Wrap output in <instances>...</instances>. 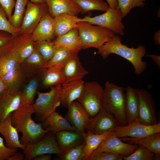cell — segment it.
<instances>
[{
	"instance_id": "obj_1",
	"label": "cell",
	"mask_w": 160,
	"mask_h": 160,
	"mask_svg": "<svg viewBox=\"0 0 160 160\" xmlns=\"http://www.w3.org/2000/svg\"><path fill=\"white\" fill-rule=\"evenodd\" d=\"M35 113L32 104H26L21 105L11 113L12 124L18 133H21L20 141L25 146L39 141L50 131L48 127L44 129L41 123L33 120L31 116Z\"/></svg>"
},
{
	"instance_id": "obj_2",
	"label": "cell",
	"mask_w": 160,
	"mask_h": 160,
	"mask_svg": "<svg viewBox=\"0 0 160 160\" xmlns=\"http://www.w3.org/2000/svg\"><path fill=\"white\" fill-rule=\"evenodd\" d=\"M97 53L103 60L112 54L126 59L134 67L137 75L143 73L147 66V62L142 60L146 53L145 47L140 45L135 48L133 47H129L122 43L121 37L117 34L98 48Z\"/></svg>"
},
{
	"instance_id": "obj_3",
	"label": "cell",
	"mask_w": 160,
	"mask_h": 160,
	"mask_svg": "<svg viewBox=\"0 0 160 160\" xmlns=\"http://www.w3.org/2000/svg\"><path fill=\"white\" fill-rule=\"evenodd\" d=\"M124 87L106 81L103 95V108L112 114L120 125L127 124L125 108Z\"/></svg>"
},
{
	"instance_id": "obj_4",
	"label": "cell",
	"mask_w": 160,
	"mask_h": 160,
	"mask_svg": "<svg viewBox=\"0 0 160 160\" xmlns=\"http://www.w3.org/2000/svg\"><path fill=\"white\" fill-rule=\"evenodd\" d=\"M77 28L82 49L91 47L98 49L116 35L107 28L84 21L78 23Z\"/></svg>"
},
{
	"instance_id": "obj_5",
	"label": "cell",
	"mask_w": 160,
	"mask_h": 160,
	"mask_svg": "<svg viewBox=\"0 0 160 160\" xmlns=\"http://www.w3.org/2000/svg\"><path fill=\"white\" fill-rule=\"evenodd\" d=\"M104 88L95 81L85 82L83 90L77 100L82 105L89 118L98 114L103 109Z\"/></svg>"
},
{
	"instance_id": "obj_6",
	"label": "cell",
	"mask_w": 160,
	"mask_h": 160,
	"mask_svg": "<svg viewBox=\"0 0 160 160\" xmlns=\"http://www.w3.org/2000/svg\"><path fill=\"white\" fill-rule=\"evenodd\" d=\"M61 84L51 87L47 92H37V98L32 105L36 116L40 121H44L61 104Z\"/></svg>"
},
{
	"instance_id": "obj_7",
	"label": "cell",
	"mask_w": 160,
	"mask_h": 160,
	"mask_svg": "<svg viewBox=\"0 0 160 160\" xmlns=\"http://www.w3.org/2000/svg\"><path fill=\"white\" fill-rule=\"evenodd\" d=\"M123 18L122 13L118 7L115 9L109 8L101 15L94 17L86 16L82 18L81 21L107 28L116 34L123 35L125 28L122 22Z\"/></svg>"
},
{
	"instance_id": "obj_8",
	"label": "cell",
	"mask_w": 160,
	"mask_h": 160,
	"mask_svg": "<svg viewBox=\"0 0 160 160\" xmlns=\"http://www.w3.org/2000/svg\"><path fill=\"white\" fill-rule=\"evenodd\" d=\"M63 153L59 147L55 134L48 132L39 141L27 144L23 150L25 160H32L38 156L44 154L60 155Z\"/></svg>"
},
{
	"instance_id": "obj_9",
	"label": "cell",
	"mask_w": 160,
	"mask_h": 160,
	"mask_svg": "<svg viewBox=\"0 0 160 160\" xmlns=\"http://www.w3.org/2000/svg\"><path fill=\"white\" fill-rule=\"evenodd\" d=\"M139 101L137 121L147 125L158 123L156 104L151 94L146 89H135Z\"/></svg>"
},
{
	"instance_id": "obj_10",
	"label": "cell",
	"mask_w": 160,
	"mask_h": 160,
	"mask_svg": "<svg viewBox=\"0 0 160 160\" xmlns=\"http://www.w3.org/2000/svg\"><path fill=\"white\" fill-rule=\"evenodd\" d=\"M48 11L46 3L28 2L20 27V35H31L42 17Z\"/></svg>"
},
{
	"instance_id": "obj_11",
	"label": "cell",
	"mask_w": 160,
	"mask_h": 160,
	"mask_svg": "<svg viewBox=\"0 0 160 160\" xmlns=\"http://www.w3.org/2000/svg\"><path fill=\"white\" fill-rule=\"evenodd\" d=\"M113 132L120 138L124 137L141 138L153 133L160 132V123L147 125L135 121L126 125H119Z\"/></svg>"
},
{
	"instance_id": "obj_12",
	"label": "cell",
	"mask_w": 160,
	"mask_h": 160,
	"mask_svg": "<svg viewBox=\"0 0 160 160\" xmlns=\"http://www.w3.org/2000/svg\"><path fill=\"white\" fill-rule=\"evenodd\" d=\"M120 125L115 116L103 108L94 117L90 118L86 129L87 132L96 134L112 132Z\"/></svg>"
},
{
	"instance_id": "obj_13",
	"label": "cell",
	"mask_w": 160,
	"mask_h": 160,
	"mask_svg": "<svg viewBox=\"0 0 160 160\" xmlns=\"http://www.w3.org/2000/svg\"><path fill=\"white\" fill-rule=\"evenodd\" d=\"M138 147L137 145L124 142L113 132L103 140L93 152L108 151L126 156L132 153Z\"/></svg>"
},
{
	"instance_id": "obj_14",
	"label": "cell",
	"mask_w": 160,
	"mask_h": 160,
	"mask_svg": "<svg viewBox=\"0 0 160 160\" xmlns=\"http://www.w3.org/2000/svg\"><path fill=\"white\" fill-rule=\"evenodd\" d=\"M64 83L82 79L88 73L82 66L78 53L70 56L63 64L62 69Z\"/></svg>"
},
{
	"instance_id": "obj_15",
	"label": "cell",
	"mask_w": 160,
	"mask_h": 160,
	"mask_svg": "<svg viewBox=\"0 0 160 160\" xmlns=\"http://www.w3.org/2000/svg\"><path fill=\"white\" fill-rule=\"evenodd\" d=\"M68 108V111L65 118L77 131L83 133L86 132L90 118L81 104L78 101H75Z\"/></svg>"
},
{
	"instance_id": "obj_16",
	"label": "cell",
	"mask_w": 160,
	"mask_h": 160,
	"mask_svg": "<svg viewBox=\"0 0 160 160\" xmlns=\"http://www.w3.org/2000/svg\"><path fill=\"white\" fill-rule=\"evenodd\" d=\"M55 32L54 18L48 11L42 17L31 36L34 42L51 41L55 36Z\"/></svg>"
},
{
	"instance_id": "obj_17",
	"label": "cell",
	"mask_w": 160,
	"mask_h": 160,
	"mask_svg": "<svg viewBox=\"0 0 160 160\" xmlns=\"http://www.w3.org/2000/svg\"><path fill=\"white\" fill-rule=\"evenodd\" d=\"M22 91L8 89L0 97V122L17 109L21 104Z\"/></svg>"
},
{
	"instance_id": "obj_18",
	"label": "cell",
	"mask_w": 160,
	"mask_h": 160,
	"mask_svg": "<svg viewBox=\"0 0 160 160\" xmlns=\"http://www.w3.org/2000/svg\"><path fill=\"white\" fill-rule=\"evenodd\" d=\"M0 133L4 138L6 145L10 149L20 148L24 150L25 145L20 143L17 129L12 125L11 113L0 122Z\"/></svg>"
},
{
	"instance_id": "obj_19",
	"label": "cell",
	"mask_w": 160,
	"mask_h": 160,
	"mask_svg": "<svg viewBox=\"0 0 160 160\" xmlns=\"http://www.w3.org/2000/svg\"><path fill=\"white\" fill-rule=\"evenodd\" d=\"M85 82L79 80L71 81L61 84V103L63 107L67 108L80 96Z\"/></svg>"
},
{
	"instance_id": "obj_20",
	"label": "cell",
	"mask_w": 160,
	"mask_h": 160,
	"mask_svg": "<svg viewBox=\"0 0 160 160\" xmlns=\"http://www.w3.org/2000/svg\"><path fill=\"white\" fill-rule=\"evenodd\" d=\"M48 11L53 17L63 14L77 16L81 10L73 0H45Z\"/></svg>"
},
{
	"instance_id": "obj_21",
	"label": "cell",
	"mask_w": 160,
	"mask_h": 160,
	"mask_svg": "<svg viewBox=\"0 0 160 160\" xmlns=\"http://www.w3.org/2000/svg\"><path fill=\"white\" fill-rule=\"evenodd\" d=\"M46 64L42 57L35 49L30 55L20 65L25 75L30 77L42 73L46 68Z\"/></svg>"
},
{
	"instance_id": "obj_22",
	"label": "cell",
	"mask_w": 160,
	"mask_h": 160,
	"mask_svg": "<svg viewBox=\"0 0 160 160\" xmlns=\"http://www.w3.org/2000/svg\"><path fill=\"white\" fill-rule=\"evenodd\" d=\"M34 42L31 35L19 36L16 44L10 52L19 64L32 53L35 49Z\"/></svg>"
},
{
	"instance_id": "obj_23",
	"label": "cell",
	"mask_w": 160,
	"mask_h": 160,
	"mask_svg": "<svg viewBox=\"0 0 160 160\" xmlns=\"http://www.w3.org/2000/svg\"><path fill=\"white\" fill-rule=\"evenodd\" d=\"M55 135L58 146L63 153L84 142L83 133L78 131H63Z\"/></svg>"
},
{
	"instance_id": "obj_24",
	"label": "cell",
	"mask_w": 160,
	"mask_h": 160,
	"mask_svg": "<svg viewBox=\"0 0 160 160\" xmlns=\"http://www.w3.org/2000/svg\"><path fill=\"white\" fill-rule=\"evenodd\" d=\"M125 108L127 124L137 121L139 101L135 88L128 86L126 89Z\"/></svg>"
},
{
	"instance_id": "obj_25",
	"label": "cell",
	"mask_w": 160,
	"mask_h": 160,
	"mask_svg": "<svg viewBox=\"0 0 160 160\" xmlns=\"http://www.w3.org/2000/svg\"><path fill=\"white\" fill-rule=\"evenodd\" d=\"M55 22V36L64 34L71 30L77 28V23L81 21L82 18L77 16L63 14L54 17Z\"/></svg>"
},
{
	"instance_id": "obj_26",
	"label": "cell",
	"mask_w": 160,
	"mask_h": 160,
	"mask_svg": "<svg viewBox=\"0 0 160 160\" xmlns=\"http://www.w3.org/2000/svg\"><path fill=\"white\" fill-rule=\"evenodd\" d=\"M124 142L127 143L143 145L156 155L160 154V132L151 134L139 138L129 137L120 138Z\"/></svg>"
},
{
	"instance_id": "obj_27",
	"label": "cell",
	"mask_w": 160,
	"mask_h": 160,
	"mask_svg": "<svg viewBox=\"0 0 160 160\" xmlns=\"http://www.w3.org/2000/svg\"><path fill=\"white\" fill-rule=\"evenodd\" d=\"M53 41L58 48H67L79 51L82 49L77 28L73 29L64 34L56 37Z\"/></svg>"
},
{
	"instance_id": "obj_28",
	"label": "cell",
	"mask_w": 160,
	"mask_h": 160,
	"mask_svg": "<svg viewBox=\"0 0 160 160\" xmlns=\"http://www.w3.org/2000/svg\"><path fill=\"white\" fill-rule=\"evenodd\" d=\"M48 126L50 131L56 134L65 130L77 131L65 118L56 111L52 113L44 121Z\"/></svg>"
},
{
	"instance_id": "obj_29",
	"label": "cell",
	"mask_w": 160,
	"mask_h": 160,
	"mask_svg": "<svg viewBox=\"0 0 160 160\" xmlns=\"http://www.w3.org/2000/svg\"><path fill=\"white\" fill-rule=\"evenodd\" d=\"M113 132H107L101 134H96L87 132L83 133L84 160H87L89 156L103 140Z\"/></svg>"
},
{
	"instance_id": "obj_30",
	"label": "cell",
	"mask_w": 160,
	"mask_h": 160,
	"mask_svg": "<svg viewBox=\"0 0 160 160\" xmlns=\"http://www.w3.org/2000/svg\"><path fill=\"white\" fill-rule=\"evenodd\" d=\"M63 65L49 67L44 70L42 73V83L44 87H50L64 83L62 71Z\"/></svg>"
},
{
	"instance_id": "obj_31",
	"label": "cell",
	"mask_w": 160,
	"mask_h": 160,
	"mask_svg": "<svg viewBox=\"0 0 160 160\" xmlns=\"http://www.w3.org/2000/svg\"><path fill=\"white\" fill-rule=\"evenodd\" d=\"M25 75L19 64L1 77L6 83L8 89L19 90L20 87L23 83Z\"/></svg>"
},
{
	"instance_id": "obj_32",
	"label": "cell",
	"mask_w": 160,
	"mask_h": 160,
	"mask_svg": "<svg viewBox=\"0 0 160 160\" xmlns=\"http://www.w3.org/2000/svg\"><path fill=\"white\" fill-rule=\"evenodd\" d=\"M79 51L77 49L67 48H58L52 57L46 63V68L63 65L70 56Z\"/></svg>"
},
{
	"instance_id": "obj_33",
	"label": "cell",
	"mask_w": 160,
	"mask_h": 160,
	"mask_svg": "<svg viewBox=\"0 0 160 160\" xmlns=\"http://www.w3.org/2000/svg\"><path fill=\"white\" fill-rule=\"evenodd\" d=\"M80 7L82 13L97 10L105 12L109 8L107 3L103 0H73Z\"/></svg>"
},
{
	"instance_id": "obj_34",
	"label": "cell",
	"mask_w": 160,
	"mask_h": 160,
	"mask_svg": "<svg viewBox=\"0 0 160 160\" xmlns=\"http://www.w3.org/2000/svg\"><path fill=\"white\" fill-rule=\"evenodd\" d=\"M38 84V80L36 78H33L29 81L22 91L21 105L33 103Z\"/></svg>"
},
{
	"instance_id": "obj_35",
	"label": "cell",
	"mask_w": 160,
	"mask_h": 160,
	"mask_svg": "<svg viewBox=\"0 0 160 160\" xmlns=\"http://www.w3.org/2000/svg\"><path fill=\"white\" fill-rule=\"evenodd\" d=\"M35 49L42 57L46 63L58 48L53 41H41L34 42Z\"/></svg>"
},
{
	"instance_id": "obj_36",
	"label": "cell",
	"mask_w": 160,
	"mask_h": 160,
	"mask_svg": "<svg viewBox=\"0 0 160 160\" xmlns=\"http://www.w3.org/2000/svg\"><path fill=\"white\" fill-rule=\"evenodd\" d=\"M29 1V0H15L14 11L8 19L11 24L15 27L20 28Z\"/></svg>"
},
{
	"instance_id": "obj_37",
	"label": "cell",
	"mask_w": 160,
	"mask_h": 160,
	"mask_svg": "<svg viewBox=\"0 0 160 160\" xmlns=\"http://www.w3.org/2000/svg\"><path fill=\"white\" fill-rule=\"evenodd\" d=\"M19 36H14L7 32L0 31V57L12 50L16 44Z\"/></svg>"
},
{
	"instance_id": "obj_38",
	"label": "cell",
	"mask_w": 160,
	"mask_h": 160,
	"mask_svg": "<svg viewBox=\"0 0 160 160\" xmlns=\"http://www.w3.org/2000/svg\"><path fill=\"white\" fill-rule=\"evenodd\" d=\"M155 154L144 146L138 145L137 149L131 154L122 156L124 160H154Z\"/></svg>"
},
{
	"instance_id": "obj_39",
	"label": "cell",
	"mask_w": 160,
	"mask_h": 160,
	"mask_svg": "<svg viewBox=\"0 0 160 160\" xmlns=\"http://www.w3.org/2000/svg\"><path fill=\"white\" fill-rule=\"evenodd\" d=\"M84 142L75 147L58 155L62 160H84Z\"/></svg>"
},
{
	"instance_id": "obj_40",
	"label": "cell",
	"mask_w": 160,
	"mask_h": 160,
	"mask_svg": "<svg viewBox=\"0 0 160 160\" xmlns=\"http://www.w3.org/2000/svg\"><path fill=\"white\" fill-rule=\"evenodd\" d=\"M0 31L7 32L14 36L20 35V28L15 27L11 24L4 10L0 5Z\"/></svg>"
},
{
	"instance_id": "obj_41",
	"label": "cell",
	"mask_w": 160,
	"mask_h": 160,
	"mask_svg": "<svg viewBox=\"0 0 160 160\" xmlns=\"http://www.w3.org/2000/svg\"><path fill=\"white\" fill-rule=\"evenodd\" d=\"M10 51L0 57V76L1 77L19 64Z\"/></svg>"
},
{
	"instance_id": "obj_42",
	"label": "cell",
	"mask_w": 160,
	"mask_h": 160,
	"mask_svg": "<svg viewBox=\"0 0 160 160\" xmlns=\"http://www.w3.org/2000/svg\"><path fill=\"white\" fill-rule=\"evenodd\" d=\"M145 0H118V7L120 10L123 18L135 7L145 6Z\"/></svg>"
},
{
	"instance_id": "obj_43",
	"label": "cell",
	"mask_w": 160,
	"mask_h": 160,
	"mask_svg": "<svg viewBox=\"0 0 160 160\" xmlns=\"http://www.w3.org/2000/svg\"><path fill=\"white\" fill-rule=\"evenodd\" d=\"M120 155L108 151L92 152L87 160H123Z\"/></svg>"
},
{
	"instance_id": "obj_44",
	"label": "cell",
	"mask_w": 160,
	"mask_h": 160,
	"mask_svg": "<svg viewBox=\"0 0 160 160\" xmlns=\"http://www.w3.org/2000/svg\"><path fill=\"white\" fill-rule=\"evenodd\" d=\"M17 151V149H10L5 145L3 138L0 136V160H8Z\"/></svg>"
},
{
	"instance_id": "obj_45",
	"label": "cell",
	"mask_w": 160,
	"mask_h": 160,
	"mask_svg": "<svg viewBox=\"0 0 160 160\" xmlns=\"http://www.w3.org/2000/svg\"><path fill=\"white\" fill-rule=\"evenodd\" d=\"M15 3V0H0V5L4 10L8 19L12 14Z\"/></svg>"
},
{
	"instance_id": "obj_46",
	"label": "cell",
	"mask_w": 160,
	"mask_h": 160,
	"mask_svg": "<svg viewBox=\"0 0 160 160\" xmlns=\"http://www.w3.org/2000/svg\"><path fill=\"white\" fill-rule=\"evenodd\" d=\"M8 89L6 83L2 78L0 76V97L5 94Z\"/></svg>"
},
{
	"instance_id": "obj_47",
	"label": "cell",
	"mask_w": 160,
	"mask_h": 160,
	"mask_svg": "<svg viewBox=\"0 0 160 160\" xmlns=\"http://www.w3.org/2000/svg\"><path fill=\"white\" fill-rule=\"evenodd\" d=\"M24 159V154L17 151L12 155L8 160H23Z\"/></svg>"
},
{
	"instance_id": "obj_48",
	"label": "cell",
	"mask_w": 160,
	"mask_h": 160,
	"mask_svg": "<svg viewBox=\"0 0 160 160\" xmlns=\"http://www.w3.org/2000/svg\"><path fill=\"white\" fill-rule=\"evenodd\" d=\"M147 56L151 57L159 68H160V56L152 54H148Z\"/></svg>"
},
{
	"instance_id": "obj_49",
	"label": "cell",
	"mask_w": 160,
	"mask_h": 160,
	"mask_svg": "<svg viewBox=\"0 0 160 160\" xmlns=\"http://www.w3.org/2000/svg\"><path fill=\"white\" fill-rule=\"evenodd\" d=\"M51 154H47L39 155L35 157L34 160H50L51 159Z\"/></svg>"
},
{
	"instance_id": "obj_50",
	"label": "cell",
	"mask_w": 160,
	"mask_h": 160,
	"mask_svg": "<svg viewBox=\"0 0 160 160\" xmlns=\"http://www.w3.org/2000/svg\"><path fill=\"white\" fill-rule=\"evenodd\" d=\"M110 8L115 9L118 7V0H106Z\"/></svg>"
},
{
	"instance_id": "obj_51",
	"label": "cell",
	"mask_w": 160,
	"mask_h": 160,
	"mask_svg": "<svg viewBox=\"0 0 160 160\" xmlns=\"http://www.w3.org/2000/svg\"><path fill=\"white\" fill-rule=\"evenodd\" d=\"M154 39L156 44L159 45L160 44V30L159 29L156 32L154 35Z\"/></svg>"
},
{
	"instance_id": "obj_52",
	"label": "cell",
	"mask_w": 160,
	"mask_h": 160,
	"mask_svg": "<svg viewBox=\"0 0 160 160\" xmlns=\"http://www.w3.org/2000/svg\"><path fill=\"white\" fill-rule=\"evenodd\" d=\"M30 1L32 2L40 3V4H44L46 3L45 0H30Z\"/></svg>"
},
{
	"instance_id": "obj_53",
	"label": "cell",
	"mask_w": 160,
	"mask_h": 160,
	"mask_svg": "<svg viewBox=\"0 0 160 160\" xmlns=\"http://www.w3.org/2000/svg\"><path fill=\"white\" fill-rule=\"evenodd\" d=\"M160 9L159 8V10L158 12L157 15V17H160Z\"/></svg>"
}]
</instances>
